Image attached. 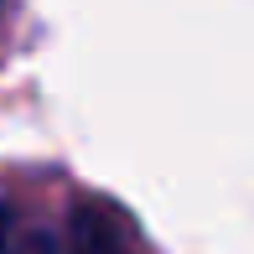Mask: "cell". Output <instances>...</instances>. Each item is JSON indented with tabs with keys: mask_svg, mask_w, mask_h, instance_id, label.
<instances>
[{
	"mask_svg": "<svg viewBox=\"0 0 254 254\" xmlns=\"http://www.w3.org/2000/svg\"><path fill=\"white\" fill-rule=\"evenodd\" d=\"M67 244L73 254H151L140 223L114 197H83L67 218Z\"/></svg>",
	"mask_w": 254,
	"mask_h": 254,
	"instance_id": "obj_1",
	"label": "cell"
},
{
	"mask_svg": "<svg viewBox=\"0 0 254 254\" xmlns=\"http://www.w3.org/2000/svg\"><path fill=\"white\" fill-rule=\"evenodd\" d=\"M10 249H16V213L0 202V254H10Z\"/></svg>",
	"mask_w": 254,
	"mask_h": 254,
	"instance_id": "obj_3",
	"label": "cell"
},
{
	"mask_svg": "<svg viewBox=\"0 0 254 254\" xmlns=\"http://www.w3.org/2000/svg\"><path fill=\"white\" fill-rule=\"evenodd\" d=\"M10 254H57V244L42 234V228H26V234L16 239V249H10Z\"/></svg>",
	"mask_w": 254,
	"mask_h": 254,
	"instance_id": "obj_2",
	"label": "cell"
}]
</instances>
